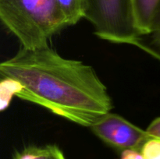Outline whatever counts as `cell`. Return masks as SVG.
<instances>
[{
	"instance_id": "6da1fadb",
	"label": "cell",
	"mask_w": 160,
	"mask_h": 159,
	"mask_svg": "<svg viewBox=\"0 0 160 159\" xmlns=\"http://www.w3.org/2000/svg\"><path fill=\"white\" fill-rule=\"evenodd\" d=\"M2 77L22 85L17 98L90 128L113 108L111 96L95 69L67 59L48 45L17 52L0 64Z\"/></svg>"
},
{
	"instance_id": "7a4b0ae2",
	"label": "cell",
	"mask_w": 160,
	"mask_h": 159,
	"mask_svg": "<svg viewBox=\"0 0 160 159\" xmlns=\"http://www.w3.org/2000/svg\"><path fill=\"white\" fill-rule=\"evenodd\" d=\"M0 20L28 49L48 46L67 27L56 0H0Z\"/></svg>"
},
{
	"instance_id": "3957f363",
	"label": "cell",
	"mask_w": 160,
	"mask_h": 159,
	"mask_svg": "<svg viewBox=\"0 0 160 159\" xmlns=\"http://www.w3.org/2000/svg\"><path fill=\"white\" fill-rule=\"evenodd\" d=\"M84 19L98 38L111 43L134 45L141 35L133 0H86Z\"/></svg>"
},
{
	"instance_id": "277c9868",
	"label": "cell",
	"mask_w": 160,
	"mask_h": 159,
	"mask_svg": "<svg viewBox=\"0 0 160 159\" xmlns=\"http://www.w3.org/2000/svg\"><path fill=\"white\" fill-rule=\"evenodd\" d=\"M90 129L105 143L121 151L126 149L140 151L150 137L146 130L111 112L99 118Z\"/></svg>"
},
{
	"instance_id": "5b68a950",
	"label": "cell",
	"mask_w": 160,
	"mask_h": 159,
	"mask_svg": "<svg viewBox=\"0 0 160 159\" xmlns=\"http://www.w3.org/2000/svg\"><path fill=\"white\" fill-rule=\"evenodd\" d=\"M160 0H133L136 23L141 34L151 32L155 13Z\"/></svg>"
},
{
	"instance_id": "8992f818",
	"label": "cell",
	"mask_w": 160,
	"mask_h": 159,
	"mask_svg": "<svg viewBox=\"0 0 160 159\" xmlns=\"http://www.w3.org/2000/svg\"><path fill=\"white\" fill-rule=\"evenodd\" d=\"M67 26L77 24L84 18L86 0H56Z\"/></svg>"
},
{
	"instance_id": "52a82bcc",
	"label": "cell",
	"mask_w": 160,
	"mask_h": 159,
	"mask_svg": "<svg viewBox=\"0 0 160 159\" xmlns=\"http://www.w3.org/2000/svg\"><path fill=\"white\" fill-rule=\"evenodd\" d=\"M134 46L160 62V31L141 34L136 40Z\"/></svg>"
},
{
	"instance_id": "ba28073f",
	"label": "cell",
	"mask_w": 160,
	"mask_h": 159,
	"mask_svg": "<svg viewBox=\"0 0 160 159\" xmlns=\"http://www.w3.org/2000/svg\"><path fill=\"white\" fill-rule=\"evenodd\" d=\"M22 90V85L16 80L9 77H2L0 83V110H6L10 104L13 97Z\"/></svg>"
},
{
	"instance_id": "9c48e42d",
	"label": "cell",
	"mask_w": 160,
	"mask_h": 159,
	"mask_svg": "<svg viewBox=\"0 0 160 159\" xmlns=\"http://www.w3.org/2000/svg\"><path fill=\"white\" fill-rule=\"evenodd\" d=\"M52 149V144L45 147L30 146L16 153L13 159H48Z\"/></svg>"
},
{
	"instance_id": "30bf717a",
	"label": "cell",
	"mask_w": 160,
	"mask_h": 159,
	"mask_svg": "<svg viewBox=\"0 0 160 159\" xmlns=\"http://www.w3.org/2000/svg\"><path fill=\"white\" fill-rule=\"evenodd\" d=\"M144 159H160V139L150 137L140 149Z\"/></svg>"
},
{
	"instance_id": "8fae6325",
	"label": "cell",
	"mask_w": 160,
	"mask_h": 159,
	"mask_svg": "<svg viewBox=\"0 0 160 159\" xmlns=\"http://www.w3.org/2000/svg\"><path fill=\"white\" fill-rule=\"evenodd\" d=\"M150 137L160 139V117L155 118L145 129Z\"/></svg>"
},
{
	"instance_id": "7c38bea8",
	"label": "cell",
	"mask_w": 160,
	"mask_h": 159,
	"mask_svg": "<svg viewBox=\"0 0 160 159\" xmlns=\"http://www.w3.org/2000/svg\"><path fill=\"white\" fill-rule=\"evenodd\" d=\"M120 159H144L139 150L126 149L121 151Z\"/></svg>"
},
{
	"instance_id": "4fadbf2b",
	"label": "cell",
	"mask_w": 160,
	"mask_h": 159,
	"mask_svg": "<svg viewBox=\"0 0 160 159\" xmlns=\"http://www.w3.org/2000/svg\"><path fill=\"white\" fill-rule=\"evenodd\" d=\"M160 31V1L159 2V5H158L157 9H156V13H155L154 16V19H153L152 21V25L151 31Z\"/></svg>"
},
{
	"instance_id": "5bb4252c",
	"label": "cell",
	"mask_w": 160,
	"mask_h": 159,
	"mask_svg": "<svg viewBox=\"0 0 160 159\" xmlns=\"http://www.w3.org/2000/svg\"><path fill=\"white\" fill-rule=\"evenodd\" d=\"M48 159H66V157L60 148L57 145L52 144L51 155Z\"/></svg>"
}]
</instances>
